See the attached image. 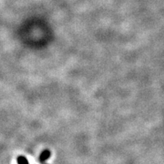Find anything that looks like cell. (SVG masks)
I'll return each instance as SVG.
<instances>
[{"mask_svg":"<svg viewBox=\"0 0 164 164\" xmlns=\"http://www.w3.org/2000/svg\"><path fill=\"white\" fill-rule=\"evenodd\" d=\"M17 162H18V164H29L28 160L26 159L25 157H23V156H20L17 158Z\"/></svg>","mask_w":164,"mask_h":164,"instance_id":"7a4b0ae2","label":"cell"},{"mask_svg":"<svg viewBox=\"0 0 164 164\" xmlns=\"http://www.w3.org/2000/svg\"><path fill=\"white\" fill-rule=\"evenodd\" d=\"M50 155H51L50 151H49V150H44L41 153V155H40V161L41 163L45 162L46 160H47L50 157Z\"/></svg>","mask_w":164,"mask_h":164,"instance_id":"6da1fadb","label":"cell"}]
</instances>
